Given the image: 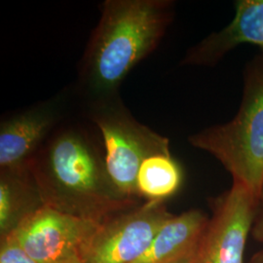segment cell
Returning <instances> with one entry per match:
<instances>
[{"label":"cell","mask_w":263,"mask_h":263,"mask_svg":"<svg viewBox=\"0 0 263 263\" xmlns=\"http://www.w3.org/2000/svg\"><path fill=\"white\" fill-rule=\"evenodd\" d=\"M81 59L79 79L90 101L118 95L132 69L158 47L173 19L169 0H106Z\"/></svg>","instance_id":"1"},{"label":"cell","mask_w":263,"mask_h":263,"mask_svg":"<svg viewBox=\"0 0 263 263\" xmlns=\"http://www.w3.org/2000/svg\"><path fill=\"white\" fill-rule=\"evenodd\" d=\"M30 167L49 207L100 221L104 215L131 205L109 178L104 151L81 128L54 132L30 160Z\"/></svg>","instance_id":"2"},{"label":"cell","mask_w":263,"mask_h":263,"mask_svg":"<svg viewBox=\"0 0 263 263\" xmlns=\"http://www.w3.org/2000/svg\"><path fill=\"white\" fill-rule=\"evenodd\" d=\"M189 143L218 160L233 182L260 197L263 188V57L246 68L244 96L235 117L189 137Z\"/></svg>","instance_id":"3"},{"label":"cell","mask_w":263,"mask_h":263,"mask_svg":"<svg viewBox=\"0 0 263 263\" xmlns=\"http://www.w3.org/2000/svg\"><path fill=\"white\" fill-rule=\"evenodd\" d=\"M90 118L102 136L106 169L123 197L139 194L138 173L143 160L171 153L168 138L139 122L119 95L90 101Z\"/></svg>","instance_id":"4"},{"label":"cell","mask_w":263,"mask_h":263,"mask_svg":"<svg viewBox=\"0 0 263 263\" xmlns=\"http://www.w3.org/2000/svg\"><path fill=\"white\" fill-rule=\"evenodd\" d=\"M102 222L44 205L24 217L6 236L38 263H59L80 254Z\"/></svg>","instance_id":"5"},{"label":"cell","mask_w":263,"mask_h":263,"mask_svg":"<svg viewBox=\"0 0 263 263\" xmlns=\"http://www.w3.org/2000/svg\"><path fill=\"white\" fill-rule=\"evenodd\" d=\"M259 198L234 183L217 198L198 244L195 263H244L245 249Z\"/></svg>","instance_id":"6"},{"label":"cell","mask_w":263,"mask_h":263,"mask_svg":"<svg viewBox=\"0 0 263 263\" xmlns=\"http://www.w3.org/2000/svg\"><path fill=\"white\" fill-rule=\"evenodd\" d=\"M171 216L162 202L148 201L102 223L81 250L82 263L134 262Z\"/></svg>","instance_id":"7"},{"label":"cell","mask_w":263,"mask_h":263,"mask_svg":"<svg viewBox=\"0 0 263 263\" xmlns=\"http://www.w3.org/2000/svg\"><path fill=\"white\" fill-rule=\"evenodd\" d=\"M61 116L57 101L15 113L0 123V168L26 164L53 134Z\"/></svg>","instance_id":"8"},{"label":"cell","mask_w":263,"mask_h":263,"mask_svg":"<svg viewBox=\"0 0 263 263\" xmlns=\"http://www.w3.org/2000/svg\"><path fill=\"white\" fill-rule=\"evenodd\" d=\"M253 44L263 50V0H242L236 4L233 21L190 49L182 65L214 66L230 50Z\"/></svg>","instance_id":"9"},{"label":"cell","mask_w":263,"mask_h":263,"mask_svg":"<svg viewBox=\"0 0 263 263\" xmlns=\"http://www.w3.org/2000/svg\"><path fill=\"white\" fill-rule=\"evenodd\" d=\"M209 219L199 210L170 216L147 250L132 263H171L197 249Z\"/></svg>","instance_id":"10"},{"label":"cell","mask_w":263,"mask_h":263,"mask_svg":"<svg viewBox=\"0 0 263 263\" xmlns=\"http://www.w3.org/2000/svg\"><path fill=\"white\" fill-rule=\"evenodd\" d=\"M44 205L30 161L1 169L0 229L2 233L7 235L24 217Z\"/></svg>","instance_id":"11"},{"label":"cell","mask_w":263,"mask_h":263,"mask_svg":"<svg viewBox=\"0 0 263 263\" xmlns=\"http://www.w3.org/2000/svg\"><path fill=\"white\" fill-rule=\"evenodd\" d=\"M182 179V169L171 153L155 154L141 163L137 179L138 193L149 201L162 202L179 191Z\"/></svg>","instance_id":"12"},{"label":"cell","mask_w":263,"mask_h":263,"mask_svg":"<svg viewBox=\"0 0 263 263\" xmlns=\"http://www.w3.org/2000/svg\"><path fill=\"white\" fill-rule=\"evenodd\" d=\"M0 263H38L13 238L5 236L1 244Z\"/></svg>","instance_id":"13"},{"label":"cell","mask_w":263,"mask_h":263,"mask_svg":"<svg viewBox=\"0 0 263 263\" xmlns=\"http://www.w3.org/2000/svg\"><path fill=\"white\" fill-rule=\"evenodd\" d=\"M254 239L263 243V188L259 197L257 213L254 218V224L251 231Z\"/></svg>","instance_id":"14"},{"label":"cell","mask_w":263,"mask_h":263,"mask_svg":"<svg viewBox=\"0 0 263 263\" xmlns=\"http://www.w3.org/2000/svg\"><path fill=\"white\" fill-rule=\"evenodd\" d=\"M196 253H197V249L186 255H184L183 257L179 258L178 260L171 263H195L196 262Z\"/></svg>","instance_id":"15"},{"label":"cell","mask_w":263,"mask_h":263,"mask_svg":"<svg viewBox=\"0 0 263 263\" xmlns=\"http://www.w3.org/2000/svg\"><path fill=\"white\" fill-rule=\"evenodd\" d=\"M248 263H263V250L255 253Z\"/></svg>","instance_id":"16"},{"label":"cell","mask_w":263,"mask_h":263,"mask_svg":"<svg viewBox=\"0 0 263 263\" xmlns=\"http://www.w3.org/2000/svg\"><path fill=\"white\" fill-rule=\"evenodd\" d=\"M59 263H82V259H81L80 254H76V255L67 258L66 260Z\"/></svg>","instance_id":"17"}]
</instances>
